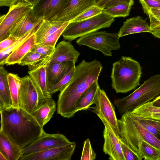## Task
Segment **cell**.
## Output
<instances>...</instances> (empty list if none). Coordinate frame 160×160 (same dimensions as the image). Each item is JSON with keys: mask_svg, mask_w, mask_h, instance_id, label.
Wrapping results in <instances>:
<instances>
[{"mask_svg": "<svg viewBox=\"0 0 160 160\" xmlns=\"http://www.w3.org/2000/svg\"><path fill=\"white\" fill-rule=\"evenodd\" d=\"M69 22H66L61 28L47 37L40 43L55 47L58 40Z\"/></svg>", "mask_w": 160, "mask_h": 160, "instance_id": "35", "label": "cell"}, {"mask_svg": "<svg viewBox=\"0 0 160 160\" xmlns=\"http://www.w3.org/2000/svg\"><path fill=\"white\" fill-rule=\"evenodd\" d=\"M26 2L33 6L38 1V0H23Z\"/></svg>", "mask_w": 160, "mask_h": 160, "instance_id": "48", "label": "cell"}, {"mask_svg": "<svg viewBox=\"0 0 160 160\" xmlns=\"http://www.w3.org/2000/svg\"><path fill=\"white\" fill-rule=\"evenodd\" d=\"M119 141L126 160H141L138 155L123 142L119 137Z\"/></svg>", "mask_w": 160, "mask_h": 160, "instance_id": "39", "label": "cell"}, {"mask_svg": "<svg viewBox=\"0 0 160 160\" xmlns=\"http://www.w3.org/2000/svg\"><path fill=\"white\" fill-rule=\"evenodd\" d=\"M8 72L0 67V109L12 107V102L7 78Z\"/></svg>", "mask_w": 160, "mask_h": 160, "instance_id": "24", "label": "cell"}, {"mask_svg": "<svg viewBox=\"0 0 160 160\" xmlns=\"http://www.w3.org/2000/svg\"><path fill=\"white\" fill-rule=\"evenodd\" d=\"M152 34L155 37L160 39V27L152 30Z\"/></svg>", "mask_w": 160, "mask_h": 160, "instance_id": "47", "label": "cell"}, {"mask_svg": "<svg viewBox=\"0 0 160 160\" xmlns=\"http://www.w3.org/2000/svg\"><path fill=\"white\" fill-rule=\"evenodd\" d=\"M56 104L51 98L40 101L38 105L31 115L42 127L52 117L56 111Z\"/></svg>", "mask_w": 160, "mask_h": 160, "instance_id": "19", "label": "cell"}, {"mask_svg": "<svg viewBox=\"0 0 160 160\" xmlns=\"http://www.w3.org/2000/svg\"><path fill=\"white\" fill-rule=\"evenodd\" d=\"M0 152L8 160H18L23 155L22 148L0 131Z\"/></svg>", "mask_w": 160, "mask_h": 160, "instance_id": "22", "label": "cell"}, {"mask_svg": "<svg viewBox=\"0 0 160 160\" xmlns=\"http://www.w3.org/2000/svg\"><path fill=\"white\" fill-rule=\"evenodd\" d=\"M124 2L128 3L132 5L134 4L133 0H97L95 5L103 9Z\"/></svg>", "mask_w": 160, "mask_h": 160, "instance_id": "38", "label": "cell"}, {"mask_svg": "<svg viewBox=\"0 0 160 160\" xmlns=\"http://www.w3.org/2000/svg\"><path fill=\"white\" fill-rule=\"evenodd\" d=\"M80 53L77 51L69 41H62L55 47L52 54L47 63L67 61L75 63L78 61ZM46 63V64H47Z\"/></svg>", "mask_w": 160, "mask_h": 160, "instance_id": "18", "label": "cell"}, {"mask_svg": "<svg viewBox=\"0 0 160 160\" xmlns=\"http://www.w3.org/2000/svg\"><path fill=\"white\" fill-rule=\"evenodd\" d=\"M96 155L92 148L89 139L88 138L84 142L81 160H94L96 158Z\"/></svg>", "mask_w": 160, "mask_h": 160, "instance_id": "36", "label": "cell"}, {"mask_svg": "<svg viewBox=\"0 0 160 160\" xmlns=\"http://www.w3.org/2000/svg\"><path fill=\"white\" fill-rule=\"evenodd\" d=\"M44 21L35 15L32 8L26 13L15 23L9 32V35L17 39L21 37Z\"/></svg>", "mask_w": 160, "mask_h": 160, "instance_id": "16", "label": "cell"}, {"mask_svg": "<svg viewBox=\"0 0 160 160\" xmlns=\"http://www.w3.org/2000/svg\"><path fill=\"white\" fill-rule=\"evenodd\" d=\"M118 122L119 138L139 157V147L143 141L160 150V141L141 126L130 112L122 114Z\"/></svg>", "mask_w": 160, "mask_h": 160, "instance_id": "4", "label": "cell"}, {"mask_svg": "<svg viewBox=\"0 0 160 160\" xmlns=\"http://www.w3.org/2000/svg\"><path fill=\"white\" fill-rule=\"evenodd\" d=\"M92 103L95 106L92 107V111L101 120H105L114 133L119 137V131L118 120L114 108L104 91L101 89L100 87L97 91Z\"/></svg>", "mask_w": 160, "mask_h": 160, "instance_id": "8", "label": "cell"}, {"mask_svg": "<svg viewBox=\"0 0 160 160\" xmlns=\"http://www.w3.org/2000/svg\"><path fill=\"white\" fill-rule=\"evenodd\" d=\"M151 103L154 106L160 107V96L155 98Z\"/></svg>", "mask_w": 160, "mask_h": 160, "instance_id": "46", "label": "cell"}, {"mask_svg": "<svg viewBox=\"0 0 160 160\" xmlns=\"http://www.w3.org/2000/svg\"><path fill=\"white\" fill-rule=\"evenodd\" d=\"M130 112L141 126L160 141V121L139 117Z\"/></svg>", "mask_w": 160, "mask_h": 160, "instance_id": "28", "label": "cell"}, {"mask_svg": "<svg viewBox=\"0 0 160 160\" xmlns=\"http://www.w3.org/2000/svg\"><path fill=\"white\" fill-rule=\"evenodd\" d=\"M35 34L32 35L15 50L7 58L5 64L7 65L19 64L22 58L36 45Z\"/></svg>", "mask_w": 160, "mask_h": 160, "instance_id": "23", "label": "cell"}, {"mask_svg": "<svg viewBox=\"0 0 160 160\" xmlns=\"http://www.w3.org/2000/svg\"><path fill=\"white\" fill-rule=\"evenodd\" d=\"M104 125L103 132L104 143L103 151L109 156L111 160H126L119 141V137L114 133L108 122L104 119L101 120Z\"/></svg>", "mask_w": 160, "mask_h": 160, "instance_id": "14", "label": "cell"}, {"mask_svg": "<svg viewBox=\"0 0 160 160\" xmlns=\"http://www.w3.org/2000/svg\"><path fill=\"white\" fill-rule=\"evenodd\" d=\"M132 5L124 2L104 8L102 12L113 18L125 17L129 15Z\"/></svg>", "mask_w": 160, "mask_h": 160, "instance_id": "31", "label": "cell"}, {"mask_svg": "<svg viewBox=\"0 0 160 160\" xmlns=\"http://www.w3.org/2000/svg\"><path fill=\"white\" fill-rule=\"evenodd\" d=\"M55 48L54 47L39 43L36 44L30 51L50 57L54 52Z\"/></svg>", "mask_w": 160, "mask_h": 160, "instance_id": "37", "label": "cell"}, {"mask_svg": "<svg viewBox=\"0 0 160 160\" xmlns=\"http://www.w3.org/2000/svg\"><path fill=\"white\" fill-rule=\"evenodd\" d=\"M139 150L141 160H160V150L144 141L141 142Z\"/></svg>", "mask_w": 160, "mask_h": 160, "instance_id": "32", "label": "cell"}, {"mask_svg": "<svg viewBox=\"0 0 160 160\" xmlns=\"http://www.w3.org/2000/svg\"><path fill=\"white\" fill-rule=\"evenodd\" d=\"M150 25L143 18L137 16L126 20L120 28L118 34L119 38L140 32H152Z\"/></svg>", "mask_w": 160, "mask_h": 160, "instance_id": "20", "label": "cell"}, {"mask_svg": "<svg viewBox=\"0 0 160 160\" xmlns=\"http://www.w3.org/2000/svg\"><path fill=\"white\" fill-rule=\"evenodd\" d=\"M32 6L23 0H19L10 7L8 12L0 18V41L6 38L10 31L18 21Z\"/></svg>", "mask_w": 160, "mask_h": 160, "instance_id": "9", "label": "cell"}, {"mask_svg": "<svg viewBox=\"0 0 160 160\" xmlns=\"http://www.w3.org/2000/svg\"><path fill=\"white\" fill-rule=\"evenodd\" d=\"M75 68V66L73 67L67 74L56 84L53 85L48 89L49 94L52 96L58 91H61L67 85L71 78Z\"/></svg>", "mask_w": 160, "mask_h": 160, "instance_id": "33", "label": "cell"}, {"mask_svg": "<svg viewBox=\"0 0 160 160\" xmlns=\"http://www.w3.org/2000/svg\"><path fill=\"white\" fill-rule=\"evenodd\" d=\"M38 92L40 100L52 98L48 90L46 76V64L28 72Z\"/></svg>", "mask_w": 160, "mask_h": 160, "instance_id": "21", "label": "cell"}, {"mask_svg": "<svg viewBox=\"0 0 160 160\" xmlns=\"http://www.w3.org/2000/svg\"><path fill=\"white\" fill-rule=\"evenodd\" d=\"M19 0H0V6H7L10 7L14 4Z\"/></svg>", "mask_w": 160, "mask_h": 160, "instance_id": "45", "label": "cell"}, {"mask_svg": "<svg viewBox=\"0 0 160 160\" xmlns=\"http://www.w3.org/2000/svg\"><path fill=\"white\" fill-rule=\"evenodd\" d=\"M160 94V74L151 77L129 95L115 99L116 106L121 115L132 112L138 107L156 98Z\"/></svg>", "mask_w": 160, "mask_h": 160, "instance_id": "5", "label": "cell"}, {"mask_svg": "<svg viewBox=\"0 0 160 160\" xmlns=\"http://www.w3.org/2000/svg\"><path fill=\"white\" fill-rule=\"evenodd\" d=\"M142 5L143 12L147 15L150 8H160V0H139Z\"/></svg>", "mask_w": 160, "mask_h": 160, "instance_id": "40", "label": "cell"}, {"mask_svg": "<svg viewBox=\"0 0 160 160\" xmlns=\"http://www.w3.org/2000/svg\"><path fill=\"white\" fill-rule=\"evenodd\" d=\"M70 141L61 133L49 134L44 131L42 135L22 148L23 155L45 151L69 144Z\"/></svg>", "mask_w": 160, "mask_h": 160, "instance_id": "10", "label": "cell"}, {"mask_svg": "<svg viewBox=\"0 0 160 160\" xmlns=\"http://www.w3.org/2000/svg\"><path fill=\"white\" fill-rule=\"evenodd\" d=\"M149 17L157 18L160 17V8H150L148 12Z\"/></svg>", "mask_w": 160, "mask_h": 160, "instance_id": "44", "label": "cell"}, {"mask_svg": "<svg viewBox=\"0 0 160 160\" xmlns=\"http://www.w3.org/2000/svg\"><path fill=\"white\" fill-rule=\"evenodd\" d=\"M131 112L132 114L139 117L160 121V112H134L133 111Z\"/></svg>", "mask_w": 160, "mask_h": 160, "instance_id": "42", "label": "cell"}, {"mask_svg": "<svg viewBox=\"0 0 160 160\" xmlns=\"http://www.w3.org/2000/svg\"><path fill=\"white\" fill-rule=\"evenodd\" d=\"M98 82L94 83L81 96L76 105L77 112L87 109L93 104V101L98 89L99 88Z\"/></svg>", "mask_w": 160, "mask_h": 160, "instance_id": "27", "label": "cell"}, {"mask_svg": "<svg viewBox=\"0 0 160 160\" xmlns=\"http://www.w3.org/2000/svg\"><path fill=\"white\" fill-rule=\"evenodd\" d=\"M103 9L94 5L84 11L71 22H78L91 18L102 13Z\"/></svg>", "mask_w": 160, "mask_h": 160, "instance_id": "34", "label": "cell"}, {"mask_svg": "<svg viewBox=\"0 0 160 160\" xmlns=\"http://www.w3.org/2000/svg\"><path fill=\"white\" fill-rule=\"evenodd\" d=\"M66 22L44 21L35 34L36 44L42 42L47 37L61 28Z\"/></svg>", "mask_w": 160, "mask_h": 160, "instance_id": "25", "label": "cell"}, {"mask_svg": "<svg viewBox=\"0 0 160 160\" xmlns=\"http://www.w3.org/2000/svg\"><path fill=\"white\" fill-rule=\"evenodd\" d=\"M17 39L15 37L8 36L6 39L0 41V52L3 51L12 46Z\"/></svg>", "mask_w": 160, "mask_h": 160, "instance_id": "41", "label": "cell"}, {"mask_svg": "<svg viewBox=\"0 0 160 160\" xmlns=\"http://www.w3.org/2000/svg\"><path fill=\"white\" fill-rule=\"evenodd\" d=\"M76 147L75 142L45 151L23 155L20 160H71Z\"/></svg>", "mask_w": 160, "mask_h": 160, "instance_id": "12", "label": "cell"}, {"mask_svg": "<svg viewBox=\"0 0 160 160\" xmlns=\"http://www.w3.org/2000/svg\"><path fill=\"white\" fill-rule=\"evenodd\" d=\"M7 78L12 102V107H20L19 90L21 78L17 74L8 73Z\"/></svg>", "mask_w": 160, "mask_h": 160, "instance_id": "29", "label": "cell"}, {"mask_svg": "<svg viewBox=\"0 0 160 160\" xmlns=\"http://www.w3.org/2000/svg\"><path fill=\"white\" fill-rule=\"evenodd\" d=\"M114 18L103 12L91 18L70 22L62 34L64 40L70 42L78 38L109 27Z\"/></svg>", "mask_w": 160, "mask_h": 160, "instance_id": "6", "label": "cell"}, {"mask_svg": "<svg viewBox=\"0 0 160 160\" xmlns=\"http://www.w3.org/2000/svg\"><path fill=\"white\" fill-rule=\"evenodd\" d=\"M141 74V68L138 61L122 56L112 64L111 86L117 93H127L140 85Z\"/></svg>", "mask_w": 160, "mask_h": 160, "instance_id": "3", "label": "cell"}, {"mask_svg": "<svg viewBox=\"0 0 160 160\" xmlns=\"http://www.w3.org/2000/svg\"><path fill=\"white\" fill-rule=\"evenodd\" d=\"M0 160H8L6 156L0 152Z\"/></svg>", "mask_w": 160, "mask_h": 160, "instance_id": "49", "label": "cell"}, {"mask_svg": "<svg viewBox=\"0 0 160 160\" xmlns=\"http://www.w3.org/2000/svg\"><path fill=\"white\" fill-rule=\"evenodd\" d=\"M150 21V27L151 30L160 27V17L156 18L149 17Z\"/></svg>", "mask_w": 160, "mask_h": 160, "instance_id": "43", "label": "cell"}, {"mask_svg": "<svg viewBox=\"0 0 160 160\" xmlns=\"http://www.w3.org/2000/svg\"><path fill=\"white\" fill-rule=\"evenodd\" d=\"M102 68L101 63L96 59L90 62L83 59L75 66L71 78L58 95L57 114L68 118L74 116L77 112L78 100L88 88L98 81Z\"/></svg>", "mask_w": 160, "mask_h": 160, "instance_id": "1", "label": "cell"}, {"mask_svg": "<svg viewBox=\"0 0 160 160\" xmlns=\"http://www.w3.org/2000/svg\"><path fill=\"white\" fill-rule=\"evenodd\" d=\"M75 66V63L67 61L46 64L48 89L56 84Z\"/></svg>", "mask_w": 160, "mask_h": 160, "instance_id": "17", "label": "cell"}, {"mask_svg": "<svg viewBox=\"0 0 160 160\" xmlns=\"http://www.w3.org/2000/svg\"><path fill=\"white\" fill-rule=\"evenodd\" d=\"M97 0H69L61 11L51 20L71 22L81 14L95 5Z\"/></svg>", "mask_w": 160, "mask_h": 160, "instance_id": "13", "label": "cell"}, {"mask_svg": "<svg viewBox=\"0 0 160 160\" xmlns=\"http://www.w3.org/2000/svg\"><path fill=\"white\" fill-rule=\"evenodd\" d=\"M0 131L22 148L41 136L43 127L35 118L21 108L0 109Z\"/></svg>", "mask_w": 160, "mask_h": 160, "instance_id": "2", "label": "cell"}, {"mask_svg": "<svg viewBox=\"0 0 160 160\" xmlns=\"http://www.w3.org/2000/svg\"><path fill=\"white\" fill-rule=\"evenodd\" d=\"M118 32L106 31L96 32L79 38L76 43L79 46H85L101 52L105 56L111 57L112 51L120 48Z\"/></svg>", "mask_w": 160, "mask_h": 160, "instance_id": "7", "label": "cell"}, {"mask_svg": "<svg viewBox=\"0 0 160 160\" xmlns=\"http://www.w3.org/2000/svg\"><path fill=\"white\" fill-rule=\"evenodd\" d=\"M43 22L39 23L29 32L21 37L17 39L14 43L9 48L3 51L0 52L1 65H3L5 64V61L8 56L25 40L32 35L36 33Z\"/></svg>", "mask_w": 160, "mask_h": 160, "instance_id": "30", "label": "cell"}, {"mask_svg": "<svg viewBox=\"0 0 160 160\" xmlns=\"http://www.w3.org/2000/svg\"><path fill=\"white\" fill-rule=\"evenodd\" d=\"M69 0H38L32 9L37 18L51 20L62 10Z\"/></svg>", "mask_w": 160, "mask_h": 160, "instance_id": "15", "label": "cell"}, {"mask_svg": "<svg viewBox=\"0 0 160 160\" xmlns=\"http://www.w3.org/2000/svg\"><path fill=\"white\" fill-rule=\"evenodd\" d=\"M19 97L20 107L30 114L38 105V94L29 75L21 78Z\"/></svg>", "mask_w": 160, "mask_h": 160, "instance_id": "11", "label": "cell"}, {"mask_svg": "<svg viewBox=\"0 0 160 160\" xmlns=\"http://www.w3.org/2000/svg\"><path fill=\"white\" fill-rule=\"evenodd\" d=\"M50 58L39 53L30 51L21 59L19 65H27L29 70H32L46 64Z\"/></svg>", "mask_w": 160, "mask_h": 160, "instance_id": "26", "label": "cell"}]
</instances>
